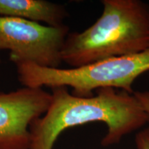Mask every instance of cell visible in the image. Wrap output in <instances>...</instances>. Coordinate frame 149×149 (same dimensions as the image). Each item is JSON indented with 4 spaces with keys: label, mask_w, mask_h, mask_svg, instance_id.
Returning a JSON list of instances; mask_svg holds the SVG:
<instances>
[{
    "label": "cell",
    "mask_w": 149,
    "mask_h": 149,
    "mask_svg": "<svg viewBox=\"0 0 149 149\" xmlns=\"http://www.w3.org/2000/svg\"><path fill=\"white\" fill-rule=\"evenodd\" d=\"M51 89L47 111L30 126V149H53L64 130L93 122L107 124L108 133L102 145L109 146L149 122V115L137 98L126 91L103 88L97 90L96 95L81 97L72 95L66 86Z\"/></svg>",
    "instance_id": "obj_1"
},
{
    "label": "cell",
    "mask_w": 149,
    "mask_h": 149,
    "mask_svg": "<svg viewBox=\"0 0 149 149\" xmlns=\"http://www.w3.org/2000/svg\"><path fill=\"white\" fill-rule=\"evenodd\" d=\"M97 20L81 33H68L61 52L72 68L149 49V4L140 0H103Z\"/></svg>",
    "instance_id": "obj_2"
},
{
    "label": "cell",
    "mask_w": 149,
    "mask_h": 149,
    "mask_svg": "<svg viewBox=\"0 0 149 149\" xmlns=\"http://www.w3.org/2000/svg\"><path fill=\"white\" fill-rule=\"evenodd\" d=\"M17 77L24 87H71L74 96L88 97L103 88H119L133 94V84L149 71V49L140 53L104 59L69 69L47 68L29 62H17Z\"/></svg>",
    "instance_id": "obj_3"
},
{
    "label": "cell",
    "mask_w": 149,
    "mask_h": 149,
    "mask_svg": "<svg viewBox=\"0 0 149 149\" xmlns=\"http://www.w3.org/2000/svg\"><path fill=\"white\" fill-rule=\"evenodd\" d=\"M69 33L66 25L49 26L11 17H0V51H10V59L58 68L61 52Z\"/></svg>",
    "instance_id": "obj_4"
},
{
    "label": "cell",
    "mask_w": 149,
    "mask_h": 149,
    "mask_svg": "<svg viewBox=\"0 0 149 149\" xmlns=\"http://www.w3.org/2000/svg\"><path fill=\"white\" fill-rule=\"evenodd\" d=\"M51 100L42 88L0 93V149H30V126L45 114Z\"/></svg>",
    "instance_id": "obj_5"
},
{
    "label": "cell",
    "mask_w": 149,
    "mask_h": 149,
    "mask_svg": "<svg viewBox=\"0 0 149 149\" xmlns=\"http://www.w3.org/2000/svg\"><path fill=\"white\" fill-rule=\"evenodd\" d=\"M68 15L64 6L45 0H0V17L42 22L56 27L64 25Z\"/></svg>",
    "instance_id": "obj_6"
},
{
    "label": "cell",
    "mask_w": 149,
    "mask_h": 149,
    "mask_svg": "<svg viewBox=\"0 0 149 149\" xmlns=\"http://www.w3.org/2000/svg\"><path fill=\"white\" fill-rule=\"evenodd\" d=\"M137 149H149V127L139 132L135 138Z\"/></svg>",
    "instance_id": "obj_7"
},
{
    "label": "cell",
    "mask_w": 149,
    "mask_h": 149,
    "mask_svg": "<svg viewBox=\"0 0 149 149\" xmlns=\"http://www.w3.org/2000/svg\"><path fill=\"white\" fill-rule=\"evenodd\" d=\"M133 95L149 115V91H134Z\"/></svg>",
    "instance_id": "obj_8"
},
{
    "label": "cell",
    "mask_w": 149,
    "mask_h": 149,
    "mask_svg": "<svg viewBox=\"0 0 149 149\" xmlns=\"http://www.w3.org/2000/svg\"><path fill=\"white\" fill-rule=\"evenodd\" d=\"M0 64H1V59H0Z\"/></svg>",
    "instance_id": "obj_9"
}]
</instances>
